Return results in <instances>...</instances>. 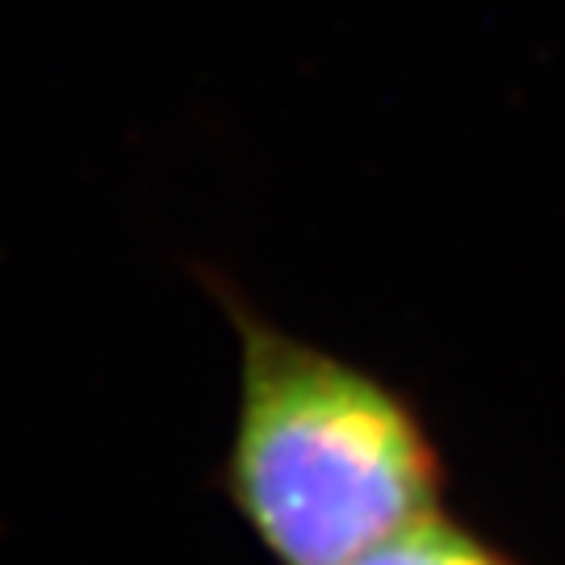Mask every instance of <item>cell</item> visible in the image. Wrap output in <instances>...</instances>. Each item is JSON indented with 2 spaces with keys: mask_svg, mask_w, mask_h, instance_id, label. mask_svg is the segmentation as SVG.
<instances>
[{
  "mask_svg": "<svg viewBox=\"0 0 565 565\" xmlns=\"http://www.w3.org/2000/svg\"><path fill=\"white\" fill-rule=\"evenodd\" d=\"M214 298L239 340L223 494L277 565H348L445 507L424 411L382 373L268 323L235 285Z\"/></svg>",
  "mask_w": 565,
  "mask_h": 565,
  "instance_id": "1",
  "label": "cell"
},
{
  "mask_svg": "<svg viewBox=\"0 0 565 565\" xmlns=\"http://www.w3.org/2000/svg\"><path fill=\"white\" fill-rule=\"evenodd\" d=\"M348 565H527L503 545H494L478 527L452 520L445 507L427 511L424 520L398 527L394 536L364 548Z\"/></svg>",
  "mask_w": 565,
  "mask_h": 565,
  "instance_id": "2",
  "label": "cell"
}]
</instances>
